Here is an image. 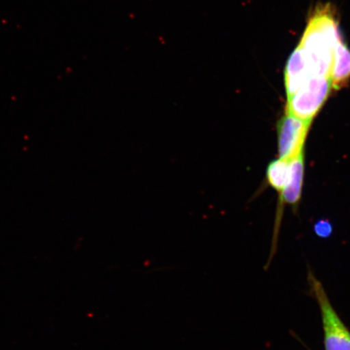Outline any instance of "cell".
Returning <instances> with one entry per match:
<instances>
[{
	"label": "cell",
	"mask_w": 350,
	"mask_h": 350,
	"mask_svg": "<svg viewBox=\"0 0 350 350\" xmlns=\"http://www.w3.org/2000/svg\"><path fill=\"white\" fill-rule=\"evenodd\" d=\"M312 122L286 113L278 122L279 159L290 161L301 151Z\"/></svg>",
	"instance_id": "obj_4"
},
{
	"label": "cell",
	"mask_w": 350,
	"mask_h": 350,
	"mask_svg": "<svg viewBox=\"0 0 350 350\" xmlns=\"http://www.w3.org/2000/svg\"><path fill=\"white\" fill-rule=\"evenodd\" d=\"M330 79L335 90L343 88L350 80V50L342 40L335 47Z\"/></svg>",
	"instance_id": "obj_7"
},
{
	"label": "cell",
	"mask_w": 350,
	"mask_h": 350,
	"mask_svg": "<svg viewBox=\"0 0 350 350\" xmlns=\"http://www.w3.org/2000/svg\"><path fill=\"white\" fill-rule=\"evenodd\" d=\"M308 59L299 45L288 59L284 70V85L287 98L294 95L312 77Z\"/></svg>",
	"instance_id": "obj_5"
},
{
	"label": "cell",
	"mask_w": 350,
	"mask_h": 350,
	"mask_svg": "<svg viewBox=\"0 0 350 350\" xmlns=\"http://www.w3.org/2000/svg\"><path fill=\"white\" fill-rule=\"evenodd\" d=\"M309 282L321 308L325 350H350V332L332 306L323 284L312 273H309Z\"/></svg>",
	"instance_id": "obj_3"
},
{
	"label": "cell",
	"mask_w": 350,
	"mask_h": 350,
	"mask_svg": "<svg viewBox=\"0 0 350 350\" xmlns=\"http://www.w3.org/2000/svg\"><path fill=\"white\" fill-rule=\"evenodd\" d=\"M341 40L338 21L331 8H319L310 19L299 43L312 76L330 77L335 47Z\"/></svg>",
	"instance_id": "obj_1"
},
{
	"label": "cell",
	"mask_w": 350,
	"mask_h": 350,
	"mask_svg": "<svg viewBox=\"0 0 350 350\" xmlns=\"http://www.w3.org/2000/svg\"><path fill=\"white\" fill-rule=\"evenodd\" d=\"M332 89L329 77H310L299 91L287 98L286 113L312 122L325 105Z\"/></svg>",
	"instance_id": "obj_2"
},
{
	"label": "cell",
	"mask_w": 350,
	"mask_h": 350,
	"mask_svg": "<svg viewBox=\"0 0 350 350\" xmlns=\"http://www.w3.org/2000/svg\"><path fill=\"white\" fill-rule=\"evenodd\" d=\"M304 178V150L290 160L286 185L279 195L280 203L291 205L299 204L303 190Z\"/></svg>",
	"instance_id": "obj_6"
},
{
	"label": "cell",
	"mask_w": 350,
	"mask_h": 350,
	"mask_svg": "<svg viewBox=\"0 0 350 350\" xmlns=\"http://www.w3.org/2000/svg\"><path fill=\"white\" fill-rule=\"evenodd\" d=\"M288 163H290V161L278 159L271 161L267 167V182L278 192L279 195L282 193L286 185Z\"/></svg>",
	"instance_id": "obj_8"
},
{
	"label": "cell",
	"mask_w": 350,
	"mask_h": 350,
	"mask_svg": "<svg viewBox=\"0 0 350 350\" xmlns=\"http://www.w3.org/2000/svg\"><path fill=\"white\" fill-rule=\"evenodd\" d=\"M314 230L319 237L327 239L332 233V226L329 221L319 220L314 225Z\"/></svg>",
	"instance_id": "obj_9"
}]
</instances>
